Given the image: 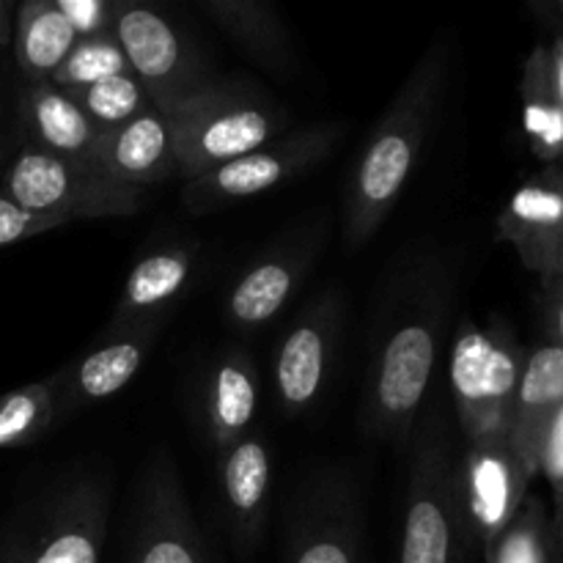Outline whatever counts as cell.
<instances>
[{
  "mask_svg": "<svg viewBox=\"0 0 563 563\" xmlns=\"http://www.w3.org/2000/svg\"><path fill=\"white\" fill-rule=\"evenodd\" d=\"M451 300L454 273L438 256L410 262L385 291L363 377L366 434L405 443L416 432L449 328Z\"/></svg>",
  "mask_w": 563,
  "mask_h": 563,
  "instance_id": "6da1fadb",
  "label": "cell"
},
{
  "mask_svg": "<svg viewBox=\"0 0 563 563\" xmlns=\"http://www.w3.org/2000/svg\"><path fill=\"white\" fill-rule=\"evenodd\" d=\"M449 64V38H434L368 135L344 192V240L350 251H361L377 234L405 192L440 113Z\"/></svg>",
  "mask_w": 563,
  "mask_h": 563,
  "instance_id": "7a4b0ae2",
  "label": "cell"
},
{
  "mask_svg": "<svg viewBox=\"0 0 563 563\" xmlns=\"http://www.w3.org/2000/svg\"><path fill=\"white\" fill-rule=\"evenodd\" d=\"M165 115L185 179L267 146L289 124V110L251 82H209Z\"/></svg>",
  "mask_w": 563,
  "mask_h": 563,
  "instance_id": "3957f363",
  "label": "cell"
},
{
  "mask_svg": "<svg viewBox=\"0 0 563 563\" xmlns=\"http://www.w3.org/2000/svg\"><path fill=\"white\" fill-rule=\"evenodd\" d=\"M460 460L443 412H421L412 432L399 563H462L471 553L460 515Z\"/></svg>",
  "mask_w": 563,
  "mask_h": 563,
  "instance_id": "277c9868",
  "label": "cell"
},
{
  "mask_svg": "<svg viewBox=\"0 0 563 563\" xmlns=\"http://www.w3.org/2000/svg\"><path fill=\"white\" fill-rule=\"evenodd\" d=\"M522 363L526 350L506 324L462 319L451 341L449 379L465 445L509 438Z\"/></svg>",
  "mask_w": 563,
  "mask_h": 563,
  "instance_id": "5b68a950",
  "label": "cell"
},
{
  "mask_svg": "<svg viewBox=\"0 0 563 563\" xmlns=\"http://www.w3.org/2000/svg\"><path fill=\"white\" fill-rule=\"evenodd\" d=\"M0 190L22 209L49 218L104 220L130 218L146 207V190L99 174L86 159L64 157L22 141L0 168Z\"/></svg>",
  "mask_w": 563,
  "mask_h": 563,
  "instance_id": "8992f818",
  "label": "cell"
},
{
  "mask_svg": "<svg viewBox=\"0 0 563 563\" xmlns=\"http://www.w3.org/2000/svg\"><path fill=\"white\" fill-rule=\"evenodd\" d=\"M108 484L64 482L25 511L0 544V563H99L108 539Z\"/></svg>",
  "mask_w": 563,
  "mask_h": 563,
  "instance_id": "52a82bcc",
  "label": "cell"
},
{
  "mask_svg": "<svg viewBox=\"0 0 563 563\" xmlns=\"http://www.w3.org/2000/svg\"><path fill=\"white\" fill-rule=\"evenodd\" d=\"M344 135V124H313L275 137L273 143L256 148V152L242 154L207 174L185 179L181 203L192 214H207L273 190L328 159Z\"/></svg>",
  "mask_w": 563,
  "mask_h": 563,
  "instance_id": "ba28073f",
  "label": "cell"
},
{
  "mask_svg": "<svg viewBox=\"0 0 563 563\" xmlns=\"http://www.w3.org/2000/svg\"><path fill=\"white\" fill-rule=\"evenodd\" d=\"M113 36L135 80L163 113L212 82L196 44L157 5L115 0Z\"/></svg>",
  "mask_w": 563,
  "mask_h": 563,
  "instance_id": "9c48e42d",
  "label": "cell"
},
{
  "mask_svg": "<svg viewBox=\"0 0 563 563\" xmlns=\"http://www.w3.org/2000/svg\"><path fill=\"white\" fill-rule=\"evenodd\" d=\"M460 515L467 550H487L520 515L533 473L509 438L465 445L460 456Z\"/></svg>",
  "mask_w": 563,
  "mask_h": 563,
  "instance_id": "30bf717a",
  "label": "cell"
},
{
  "mask_svg": "<svg viewBox=\"0 0 563 563\" xmlns=\"http://www.w3.org/2000/svg\"><path fill=\"white\" fill-rule=\"evenodd\" d=\"M344 328V295L328 289L295 319L273 357L275 396L286 416L297 418L319 405L330 385Z\"/></svg>",
  "mask_w": 563,
  "mask_h": 563,
  "instance_id": "8fae6325",
  "label": "cell"
},
{
  "mask_svg": "<svg viewBox=\"0 0 563 563\" xmlns=\"http://www.w3.org/2000/svg\"><path fill=\"white\" fill-rule=\"evenodd\" d=\"M163 324L165 319L104 324L97 344L88 346L77 361L53 374L58 421H66L75 412L99 405V401L113 399L119 390H124L146 363Z\"/></svg>",
  "mask_w": 563,
  "mask_h": 563,
  "instance_id": "7c38bea8",
  "label": "cell"
},
{
  "mask_svg": "<svg viewBox=\"0 0 563 563\" xmlns=\"http://www.w3.org/2000/svg\"><path fill=\"white\" fill-rule=\"evenodd\" d=\"M130 563H214L168 456L154 460L141 484Z\"/></svg>",
  "mask_w": 563,
  "mask_h": 563,
  "instance_id": "4fadbf2b",
  "label": "cell"
},
{
  "mask_svg": "<svg viewBox=\"0 0 563 563\" xmlns=\"http://www.w3.org/2000/svg\"><path fill=\"white\" fill-rule=\"evenodd\" d=\"M286 563H361V511L350 482L322 473L289 515Z\"/></svg>",
  "mask_w": 563,
  "mask_h": 563,
  "instance_id": "5bb4252c",
  "label": "cell"
},
{
  "mask_svg": "<svg viewBox=\"0 0 563 563\" xmlns=\"http://www.w3.org/2000/svg\"><path fill=\"white\" fill-rule=\"evenodd\" d=\"M322 247L319 231H302L295 240L267 247L231 284L225 295V319L240 333L267 328L300 291Z\"/></svg>",
  "mask_w": 563,
  "mask_h": 563,
  "instance_id": "9a60e30c",
  "label": "cell"
},
{
  "mask_svg": "<svg viewBox=\"0 0 563 563\" xmlns=\"http://www.w3.org/2000/svg\"><path fill=\"white\" fill-rule=\"evenodd\" d=\"M563 223V163L544 165L526 181L498 214V236L520 262L548 284L555 275Z\"/></svg>",
  "mask_w": 563,
  "mask_h": 563,
  "instance_id": "2e32d148",
  "label": "cell"
},
{
  "mask_svg": "<svg viewBox=\"0 0 563 563\" xmlns=\"http://www.w3.org/2000/svg\"><path fill=\"white\" fill-rule=\"evenodd\" d=\"M86 163L121 185L146 192L174 179L179 176V159L168 115L152 108L115 130L99 132Z\"/></svg>",
  "mask_w": 563,
  "mask_h": 563,
  "instance_id": "e0dca14e",
  "label": "cell"
},
{
  "mask_svg": "<svg viewBox=\"0 0 563 563\" xmlns=\"http://www.w3.org/2000/svg\"><path fill=\"white\" fill-rule=\"evenodd\" d=\"M262 405V379L245 350H223L209 366L201 388V423L209 445L223 451L247 438Z\"/></svg>",
  "mask_w": 563,
  "mask_h": 563,
  "instance_id": "ac0fdd59",
  "label": "cell"
},
{
  "mask_svg": "<svg viewBox=\"0 0 563 563\" xmlns=\"http://www.w3.org/2000/svg\"><path fill=\"white\" fill-rule=\"evenodd\" d=\"M198 269L196 247L165 242L143 253L130 269L108 324H135L165 319L192 286Z\"/></svg>",
  "mask_w": 563,
  "mask_h": 563,
  "instance_id": "d6986e66",
  "label": "cell"
},
{
  "mask_svg": "<svg viewBox=\"0 0 563 563\" xmlns=\"http://www.w3.org/2000/svg\"><path fill=\"white\" fill-rule=\"evenodd\" d=\"M563 407V346L539 344L526 352L511 412L509 440L533 476H539V449L550 421Z\"/></svg>",
  "mask_w": 563,
  "mask_h": 563,
  "instance_id": "ffe728a7",
  "label": "cell"
},
{
  "mask_svg": "<svg viewBox=\"0 0 563 563\" xmlns=\"http://www.w3.org/2000/svg\"><path fill=\"white\" fill-rule=\"evenodd\" d=\"M273 462L262 434H247L220 451V493L234 539L251 548L267 520Z\"/></svg>",
  "mask_w": 563,
  "mask_h": 563,
  "instance_id": "44dd1931",
  "label": "cell"
},
{
  "mask_svg": "<svg viewBox=\"0 0 563 563\" xmlns=\"http://www.w3.org/2000/svg\"><path fill=\"white\" fill-rule=\"evenodd\" d=\"M20 121L25 143L64 157L86 159L99 130L75 97L53 80L25 82L20 91Z\"/></svg>",
  "mask_w": 563,
  "mask_h": 563,
  "instance_id": "7402d4cb",
  "label": "cell"
},
{
  "mask_svg": "<svg viewBox=\"0 0 563 563\" xmlns=\"http://www.w3.org/2000/svg\"><path fill=\"white\" fill-rule=\"evenodd\" d=\"M77 36L58 11L55 0H25L14 16V47L16 69L25 82L53 80L69 53L75 49Z\"/></svg>",
  "mask_w": 563,
  "mask_h": 563,
  "instance_id": "603a6c76",
  "label": "cell"
},
{
  "mask_svg": "<svg viewBox=\"0 0 563 563\" xmlns=\"http://www.w3.org/2000/svg\"><path fill=\"white\" fill-rule=\"evenodd\" d=\"M201 9L253 60L269 66V69L289 66V33L269 3H262V0H201Z\"/></svg>",
  "mask_w": 563,
  "mask_h": 563,
  "instance_id": "cb8c5ba5",
  "label": "cell"
},
{
  "mask_svg": "<svg viewBox=\"0 0 563 563\" xmlns=\"http://www.w3.org/2000/svg\"><path fill=\"white\" fill-rule=\"evenodd\" d=\"M522 124L544 165L563 163V97L555 86L548 44L533 49L522 69Z\"/></svg>",
  "mask_w": 563,
  "mask_h": 563,
  "instance_id": "d4e9b609",
  "label": "cell"
},
{
  "mask_svg": "<svg viewBox=\"0 0 563 563\" xmlns=\"http://www.w3.org/2000/svg\"><path fill=\"white\" fill-rule=\"evenodd\" d=\"M58 423L53 377L0 394V449L38 443Z\"/></svg>",
  "mask_w": 563,
  "mask_h": 563,
  "instance_id": "484cf974",
  "label": "cell"
},
{
  "mask_svg": "<svg viewBox=\"0 0 563 563\" xmlns=\"http://www.w3.org/2000/svg\"><path fill=\"white\" fill-rule=\"evenodd\" d=\"M487 563H561L553 515L539 495H528L520 515L484 550Z\"/></svg>",
  "mask_w": 563,
  "mask_h": 563,
  "instance_id": "4316f807",
  "label": "cell"
},
{
  "mask_svg": "<svg viewBox=\"0 0 563 563\" xmlns=\"http://www.w3.org/2000/svg\"><path fill=\"white\" fill-rule=\"evenodd\" d=\"M119 75H132L130 64H126V55L121 49L119 38L113 36V31L102 33V36L91 38H77L75 49L69 53V58L60 64V69L53 75V82L64 91L77 93L88 86H97V82L110 80V77Z\"/></svg>",
  "mask_w": 563,
  "mask_h": 563,
  "instance_id": "83f0119b",
  "label": "cell"
},
{
  "mask_svg": "<svg viewBox=\"0 0 563 563\" xmlns=\"http://www.w3.org/2000/svg\"><path fill=\"white\" fill-rule=\"evenodd\" d=\"M71 97L80 102V108L86 110V115L99 132L115 130V126L126 124V121L137 119V115L154 108L146 88L135 80V75L110 77V80L82 88Z\"/></svg>",
  "mask_w": 563,
  "mask_h": 563,
  "instance_id": "f1b7e54d",
  "label": "cell"
},
{
  "mask_svg": "<svg viewBox=\"0 0 563 563\" xmlns=\"http://www.w3.org/2000/svg\"><path fill=\"white\" fill-rule=\"evenodd\" d=\"M60 225H69V220L27 212L0 190V247L16 245V242H25L31 236L44 234V231L60 229Z\"/></svg>",
  "mask_w": 563,
  "mask_h": 563,
  "instance_id": "f546056e",
  "label": "cell"
},
{
  "mask_svg": "<svg viewBox=\"0 0 563 563\" xmlns=\"http://www.w3.org/2000/svg\"><path fill=\"white\" fill-rule=\"evenodd\" d=\"M55 5L77 38L102 36L113 31L115 0H55Z\"/></svg>",
  "mask_w": 563,
  "mask_h": 563,
  "instance_id": "4dcf8cb0",
  "label": "cell"
},
{
  "mask_svg": "<svg viewBox=\"0 0 563 563\" xmlns=\"http://www.w3.org/2000/svg\"><path fill=\"white\" fill-rule=\"evenodd\" d=\"M539 476L553 489L555 506L563 500V407L555 412L550 421L548 432L542 438V449H539Z\"/></svg>",
  "mask_w": 563,
  "mask_h": 563,
  "instance_id": "1f68e13d",
  "label": "cell"
},
{
  "mask_svg": "<svg viewBox=\"0 0 563 563\" xmlns=\"http://www.w3.org/2000/svg\"><path fill=\"white\" fill-rule=\"evenodd\" d=\"M544 286V330L548 344L563 346V275L548 280Z\"/></svg>",
  "mask_w": 563,
  "mask_h": 563,
  "instance_id": "d6a6232c",
  "label": "cell"
},
{
  "mask_svg": "<svg viewBox=\"0 0 563 563\" xmlns=\"http://www.w3.org/2000/svg\"><path fill=\"white\" fill-rule=\"evenodd\" d=\"M11 11L14 5L0 0V53L11 44V33H14V20H11Z\"/></svg>",
  "mask_w": 563,
  "mask_h": 563,
  "instance_id": "836d02e7",
  "label": "cell"
},
{
  "mask_svg": "<svg viewBox=\"0 0 563 563\" xmlns=\"http://www.w3.org/2000/svg\"><path fill=\"white\" fill-rule=\"evenodd\" d=\"M548 49H550V64H553L555 86H559V91L563 97V36L555 38L553 44H548Z\"/></svg>",
  "mask_w": 563,
  "mask_h": 563,
  "instance_id": "e575fe53",
  "label": "cell"
},
{
  "mask_svg": "<svg viewBox=\"0 0 563 563\" xmlns=\"http://www.w3.org/2000/svg\"><path fill=\"white\" fill-rule=\"evenodd\" d=\"M553 533H555V544H559V555H561V563H563V500L559 506H555Z\"/></svg>",
  "mask_w": 563,
  "mask_h": 563,
  "instance_id": "d590c367",
  "label": "cell"
},
{
  "mask_svg": "<svg viewBox=\"0 0 563 563\" xmlns=\"http://www.w3.org/2000/svg\"><path fill=\"white\" fill-rule=\"evenodd\" d=\"M3 119H5V86H3V71H0V159H3V146H5Z\"/></svg>",
  "mask_w": 563,
  "mask_h": 563,
  "instance_id": "8d00e7d4",
  "label": "cell"
},
{
  "mask_svg": "<svg viewBox=\"0 0 563 563\" xmlns=\"http://www.w3.org/2000/svg\"><path fill=\"white\" fill-rule=\"evenodd\" d=\"M542 11H553V16L559 20V25H563V0H555V3H548V5H539Z\"/></svg>",
  "mask_w": 563,
  "mask_h": 563,
  "instance_id": "74e56055",
  "label": "cell"
},
{
  "mask_svg": "<svg viewBox=\"0 0 563 563\" xmlns=\"http://www.w3.org/2000/svg\"><path fill=\"white\" fill-rule=\"evenodd\" d=\"M563 275V223H561V245H559V262H555V275L553 278H561ZM550 278V280H553Z\"/></svg>",
  "mask_w": 563,
  "mask_h": 563,
  "instance_id": "f35d334b",
  "label": "cell"
}]
</instances>
